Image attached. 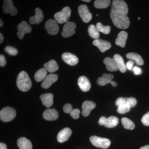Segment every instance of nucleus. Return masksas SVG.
Wrapping results in <instances>:
<instances>
[{
	"instance_id": "1",
	"label": "nucleus",
	"mask_w": 149,
	"mask_h": 149,
	"mask_svg": "<svg viewBox=\"0 0 149 149\" xmlns=\"http://www.w3.org/2000/svg\"><path fill=\"white\" fill-rule=\"evenodd\" d=\"M128 9L125 1L114 0L112 3L110 17L113 24L119 29H126L130 25V20L127 16Z\"/></svg>"
},
{
	"instance_id": "2",
	"label": "nucleus",
	"mask_w": 149,
	"mask_h": 149,
	"mask_svg": "<svg viewBox=\"0 0 149 149\" xmlns=\"http://www.w3.org/2000/svg\"><path fill=\"white\" fill-rule=\"evenodd\" d=\"M17 88L22 92H27L32 87V81L27 72L22 71L19 72L16 80Z\"/></svg>"
},
{
	"instance_id": "3",
	"label": "nucleus",
	"mask_w": 149,
	"mask_h": 149,
	"mask_svg": "<svg viewBox=\"0 0 149 149\" xmlns=\"http://www.w3.org/2000/svg\"><path fill=\"white\" fill-rule=\"evenodd\" d=\"M16 115V111L11 107H6L0 111V119L3 122L12 121L15 118Z\"/></svg>"
},
{
	"instance_id": "4",
	"label": "nucleus",
	"mask_w": 149,
	"mask_h": 149,
	"mask_svg": "<svg viewBox=\"0 0 149 149\" xmlns=\"http://www.w3.org/2000/svg\"><path fill=\"white\" fill-rule=\"evenodd\" d=\"M71 12V9L69 7H65L62 10L55 14V19L59 24L66 23L70 17Z\"/></svg>"
},
{
	"instance_id": "5",
	"label": "nucleus",
	"mask_w": 149,
	"mask_h": 149,
	"mask_svg": "<svg viewBox=\"0 0 149 149\" xmlns=\"http://www.w3.org/2000/svg\"><path fill=\"white\" fill-rule=\"evenodd\" d=\"M90 141L93 146L103 149L107 148L111 144V141L109 139L97 136H91Z\"/></svg>"
},
{
	"instance_id": "6",
	"label": "nucleus",
	"mask_w": 149,
	"mask_h": 149,
	"mask_svg": "<svg viewBox=\"0 0 149 149\" xmlns=\"http://www.w3.org/2000/svg\"><path fill=\"white\" fill-rule=\"evenodd\" d=\"M45 28L48 34L52 35H57L59 32V26L55 19H50L46 22Z\"/></svg>"
},
{
	"instance_id": "7",
	"label": "nucleus",
	"mask_w": 149,
	"mask_h": 149,
	"mask_svg": "<svg viewBox=\"0 0 149 149\" xmlns=\"http://www.w3.org/2000/svg\"><path fill=\"white\" fill-rule=\"evenodd\" d=\"M76 24L73 22L68 21L65 23L63 28L61 35L63 37H69L75 33Z\"/></svg>"
},
{
	"instance_id": "8",
	"label": "nucleus",
	"mask_w": 149,
	"mask_h": 149,
	"mask_svg": "<svg viewBox=\"0 0 149 149\" xmlns=\"http://www.w3.org/2000/svg\"><path fill=\"white\" fill-rule=\"evenodd\" d=\"M78 10L79 15L84 22L88 23L91 21L92 18V15L89 11L87 6L82 5L79 6Z\"/></svg>"
},
{
	"instance_id": "9",
	"label": "nucleus",
	"mask_w": 149,
	"mask_h": 149,
	"mask_svg": "<svg viewBox=\"0 0 149 149\" xmlns=\"http://www.w3.org/2000/svg\"><path fill=\"white\" fill-rule=\"evenodd\" d=\"M17 36L19 39L22 40L24 35L26 33H29L32 31V28L26 22L22 21L17 25Z\"/></svg>"
},
{
	"instance_id": "10",
	"label": "nucleus",
	"mask_w": 149,
	"mask_h": 149,
	"mask_svg": "<svg viewBox=\"0 0 149 149\" xmlns=\"http://www.w3.org/2000/svg\"><path fill=\"white\" fill-rule=\"evenodd\" d=\"M3 2V9L5 13H10L12 16H15L17 14L18 10L13 6V1L5 0Z\"/></svg>"
},
{
	"instance_id": "11",
	"label": "nucleus",
	"mask_w": 149,
	"mask_h": 149,
	"mask_svg": "<svg viewBox=\"0 0 149 149\" xmlns=\"http://www.w3.org/2000/svg\"><path fill=\"white\" fill-rule=\"evenodd\" d=\"M62 58L67 64L72 66L76 65L79 61L78 58L70 53L65 52L63 54Z\"/></svg>"
},
{
	"instance_id": "12",
	"label": "nucleus",
	"mask_w": 149,
	"mask_h": 149,
	"mask_svg": "<svg viewBox=\"0 0 149 149\" xmlns=\"http://www.w3.org/2000/svg\"><path fill=\"white\" fill-rule=\"evenodd\" d=\"M96 107L95 103L91 101H85L82 104V114L84 117L89 116L91 111Z\"/></svg>"
},
{
	"instance_id": "13",
	"label": "nucleus",
	"mask_w": 149,
	"mask_h": 149,
	"mask_svg": "<svg viewBox=\"0 0 149 149\" xmlns=\"http://www.w3.org/2000/svg\"><path fill=\"white\" fill-rule=\"evenodd\" d=\"M72 134V130L69 128H65L59 132L57 137V141L61 143L67 141Z\"/></svg>"
},
{
	"instance_id": "14",
	"label": "nucleus",
	"mask_w": 149,
	"mask_h": 149,
	"mask_svg": "<svg viewBox=\"0 0 149 149\" xmlns=\"http://www.w3.org/2000/svg\"><path fill=\"white\" fill-rule=\"evenodd\" d=\"M35 16H32L29 19V22L32 24H39L40 22L43 21L44 19V15L42 10L39 8L35 9Z\"/></svg>"
},
{
	"instance_id": "15",
	"label": "nucleus",
	"mask_w": 149,
	"mask_h": 149,
	"mask_svg": "<svg viewBox=\"0 0 149 149\" xmlns=\"http://www.w3.org/2000/svg\"><path fill=\"white\" fill-rule=\"evenodd\" d=\"M93 44L94 45L97 47L102 52L109 49L111 47V44L109 42L100 39L95 40L93 41Z\"/></svg>"
},
{
	"instance_id": "16",
	"label": "nucleus",
	"mask_w": 149,
	"mask_h": 149,
	"mask_svg": "<svg viewBox=\"0 0 149 149\" xmlns=\"http://www.w3.org/2000/svg\"><path fill=\"white\" fill-rule=\"evenodd\" d=\"M58 79V76L57 74H50L47 75L44 80L41 86L43 88L48 89L51 87L54 83H55Z\"/></svg>"
},
{
	"instance_id": "17",
	"label": "nucleus",
	"mask_w": 149,
	"mask_h": 149,
	"mask_svg": "<svg viewBox=\"0 0 149 149\" xmlns=\"http://www.w3.org/2000/svg\"><path fill=\"white\" fill-rule=\"evenodd\" d=\"M77 84L83 92H88L91 88V84L88 78L85 76H80L78 78Z\"/></svg>"
},
{
	"instance_id": "18",
	"label": "nucleus",
	"mask_w": 149,
	"mask_h": 149,
	"mask_svg": "<svg viewBox=\"0 0 149 149\" xmlns=\"http://www.w3.org/2000/svg\"><path fill=\"white\" fill-rule=\"evenodd\" d=\"M43 116L46 120H54L58 117V113L54 109H48L45 111Z\"/></svg>"
},
{
	"instance_id": "19",
	"label": "nucleus",
	"mask_w": 149,
	"mask_h": 149,
	"mask_svg": "<svg viewBox=\"0 0 149 149\" xmlns=\"http://www.w3.org/2000/svg\"><path fill=\"white\" fill-rule=\"evenodd\" d=\"M104 63L106 66L107 69L110 71H116L118 70V67L114 58L107 57L104 60Z\"/></svg>"
},
{
	"instance_id": "20",
	"label": "nucleus",
	"mask_w": 149,
	"mask_h": 149,
	"mask_svg": "<svg viewBox=\"0 0 149 149\" xmlns=\"http://www.w3.org/2000/svg\"><path fill=\"white\" fill-rule=\"evenodd\" d=\"M42 103L47 107H50L53 104V94L46 93L42 94L40 97Z\"/></svg>"
},
{
	"instance_id": "21",
	"label": "nucleus",
	"mask_w": 149,
	"mask_h": 149,
	"mask_svg": "<svg viewBox=\"0 0 149 149\" xmlns=\"http://www.w3.org/2000/svg\"><path fill=\"white\" fill-rule=\"evenodd\" d=\"M128 36L127 32L124 31H121L118 35L117 38L115 41L116 44L121 47H125Z\"/></svg>"
},
{
	"instance_id": "22",
	"label": "nucleus",
	"mask_w": 149,
	"mask_h": 149,
	"mask_svg": "<svg viewBox=\"0 0 149 149\" xmlns=\"http://www.w3.org/2000/svg\"><path fill=\"white\" fill-rule=\"evenodd\" d=\"M113 76L111 74H104L101 77H99L97 80V83L100 86H104L108 83L112 84Z\"/></svg>"
},
{
	"instance_id": "23",
	"label": "nucleus",
	"mask_w": 149,
	"mask_h": 149,
	"mask_svg": "<svg viewBox=\"0 0 149 149\" xmlns=\"http://www.w3.org/2000/svg\"><path fill=\"white\" fill-rule=\"evenodd\" d=\"M17 145L19 149H32L31 141L24 137H22L18 139Z\"/></svg>"
},
{
	"instance_id": "24",
	"label": "nucleus",
	"mask_w": 149,
	"mask_h": 149,
	"mask_svg": "<svg viewBox=\"0 0 149 149\" xmlns=\"http://www.w3.org/2000/svg\"><path fill=\"white\" fill-rule=\"evenodd\" d=\"M113 58L116 61L118 70H120V72L122 73L126 72L127 68L122 57L118 54H116L113 56Z\"/></svg>"
},
{
	"instance_id": "25",
	"label": "nucleus",
	"mask_w": 149,
	"mask_h": 149,
	"mask_svg": "<svg viewBox=\"0 0 149 149\" xmlns=\"http://www.w3.org/2000/svg\"><path fill=\"white\" fill-rule=\"evenodd\" d=\"M127 58L130 60L134 61L138 65H142L144 64V61L139 54L136 53H129L126 56Z\"/></svg>"
},
{
	"instance_id": "26",
	"label": "nucleus",
	"mask_w": 149,
	"mask_h": 149,
	"mask_svg": "<svg viewBox=\"0 0 149 149\" xmlns=\"http://www.w3.org/2000/svg\"><path fill=\"white\" fill-rule=\"evenodd\" d=\"M44 67L48 71L54 73L59 69L58 65L54 60H52L44 64Z\"/></svg>"
},
{
	"instance_id": "27",
	"label": "nucleus",
	"mask_w": 149,
	"mask_h": 149,
	"mask_svg": "<svg viewBox=\"0 0 149 149\" xmlns=\"http://www.w3.org/2000/svg\"><path fill=\"white\" fill-rule=\"evenodd\" d=\"M47 70L45 68H42L37 70L35 74V80L37 82L44 81L47 76Z\"/></svg>"
},
{
	"instance_id": "28",
	"label": "nucleus",
	"mask_w": 149,
	"mask_h": 149,
	"mask_svg": "<svg viewBox=\"0 0 149 149\" xmlns=\"http://www.w3.org/2000/svg\"><path fill=\"white\" fill-rule=\"evenodd\" d=\"M118 123V119L117 117L111 116L108 118H106L104 125L107 128H113L117 125Z\"/></svg>"
},
{
	"instance_id": "29",
	"label": "nucleus",
	"mask_w": 149,
	"mask_h": 149,
	"mask_svg": "<svg viewBox=\"0 0 149 149\" xmlns=\"http://www.w3.org/2000/svg\"><path fill=\"white\" fill-rule=\"evenodd\" d=\"M88 33L90 37L95 40H97L100 37V33L96 26L93 24H91L88 28Z\"/></svg>"
},
{
	"instance_id": "30",
	"label": "nucleus",
	"mask_w": 149,
	"mask_h": 149,
	"mask_svg": "<svg viewBox=\"0 0 149 149\" xmlns=\"http://www.w3.org/2000/svg\"><path fill=\"white\" fill-rule=\"evenodd\" d=\"M110 0H96L94 2V6L97 8H106L110 5Z\"/></svg>"
},
{
	"instance_id": "31",
	"label": "nucleus",
	"mask_w": 149,
	"mask_h": 149,
	"mask_svg": "<svg viewBox=\"0 0 149 149\" xmlns=\"http://www.w3.org/2000/svg\"><path fill=\"white\" fill-rule=\"evenodd\" d=\"M121 122L123 127L125 129L132 130L135 128V123L127 118H123L121 119Z\"/></svg>"
},
{
	"instance_id": "32",
	"label": "nucleus",
	"mask_w": 149,
	"mask_h": 149,
	"mask_svg": "<svg viewBox=\"0 0 149 149\" xmlns=\"http://www.w3.org/2000/svg\"><path fill=\"white\" fill-rule=\"evenodd\" d=\"M96 27L99 32H102L106 35L109 34L110 32L111 28L109 26H104L101 22H98Z\"/></svg>"
},
{
	"instance_id": "33",
	"label": "nucleus",
	"mask_w": 149,
	"mask_h": 149,
	"mask_svg": "<svg viewBox=\"0 0 149 149\" xmlns=\"http://www.w3.org/2000/svg\"><path fill=\"white\" fill-rule=\"evenodd\" d=\"M131 107L127 104H124L119 106L118 108L117 111L120 114H124L130 111Z\"/></svg>"
},
{
	"instance_id": "34",
	"label": "nucleus",
	"mask_w": 149,
	"mask_h": 149,
	"mask_svg": "<svg viewBox=\"0 0 149 149\" xmlns=\"http://www.w3.org/2000/svg\"><path fill=\"white\" fill-rule=\"evenodd\" d=\"M5 51L6 52L11 56H16L18 54V51L16 48L11 46H7L6 47Z\"/></svg>"
},
{
	"instance_id": "35",
	"label": "nucleus",
	"mask_w": 149,
	"mask_h": 149,
	"mask_svg": "<svg viewBox=\"0 0 149 149\" xmlns=\"http://www.w3.org/2000/svg\"><path fill=\"white\" fill-rule=\"evenodd\" d=\"M137 104V101L135 98L129 97L126 98V103L130 107H133L136 105Z\"/></svg>"
},
{
	"instance_id": "36",
	"label": "nucleus",
	"mask_w": 149,
	"mask_h": 149,
	"mask_svg": "<svg viewBox=\"0 0 149 149\" xmlns=\"http://www.w3.org/2000/svg\"><path fill=\"white\" fill-rule=\"evenodd\" d=\"M80 112V110L77 109H75L72 110V111L70 113V116L73 118L74 119H77L79 118Z\"/></svg>"
},
{
	"instance_id": "37",
	"label": "nucleus",
	"mask_w": 149,
	"mask_h": 149,
	"mask_svg": "<svg viewBox=\"0 0 149 149\" xmlns=\"http://www.w3.org/2000/svg\"><path fill=\"white\" fill-rule=\"evenodd\" d=\"M141 121L143 125L146 126H149V111L143 116Z\"/></svg>"
},
{
	"instance_id": "38",
	"label": "nucleus",
	"mask_w": 149,
	"mask_h": 149,
	"mask_svg": "<svg viewBox=\"0 0 149 149\" xmlns=\"http://www.w3.org/2000/svg\"><path fill=\"white\" fill-rule=\"evenodd\" d=\"M126 103V98L119 97L116 100L115 102L116 105L118 107L121 105Z\"/></svg>"
},
{
	"instance_id": "39",
	"label": "nucleus",
	"mask_w": 149,
	"mask_h": 149,
	"mask_svg": "<svg viewBox=\"0 0 149 149\" xmlns=\"http://www.w3.org/2000/svg\"><path fill=\"white\" fill-rule=\"evenodd\" d=\"M63 109L65 113L70 114L73 109H72V105L70 104H66L63 107Z\"/></svg>"
},
{
	"instance_id": "40",
	"label": "nucleus",
	"mask_w": 149,
	"mask_h": 149,
	"mask_svg": "<svg viewBox=\"0 0 149 149\" xmlns=\"http://www.w3.org/2000/svg\"><path fill=\"white\" fill-rule=\"evenodd\" d=\"M132 70L134 72V74L135 75H140L142 74V70L140 67L136 65L133 67V68H132Z\"/></svg>"
},
{
	"instance_id": "41",
	"label": "nucleus",
	"mask_w": 149,
	"mask_h": 149,
	"mask_svg": "<svg viewBox=\"0 0 149 149\" xmlns=\"http://www.w3.org/2000/svg\"><path fill=\"white\" fill-rule=\"evenodd\" d=\"M6 64V61L5 57L3 55L1 54L0 55V65L1 66L3 67L5 66Z\"/></svg>"
},
{
	"instance_id": "42",
	"label": "nucleus",
	"mask_w": 149,
	"mask_h": 149,
	"mask_svg": "<svg viewBox=\"0 0 149 149\" xmlns=\"http://www.w3.org/2000/svg\"><path fill=\"white\" fill-rule=\"evenodd\" d=\"M133 65H134V62L132 60H129L127 62L125 65H126V68L130 70L133 68Z\"/></svg>"
},
{
	"instance_id": "43",
	"label": "nucleus",
	"mask_w": 149,
	"mask_h": 149,
	"mask_svg": "<svg viewBox=\"0 0 149 149\" xmlns=\"http://www.w3.org/2000/svg\"><path fill=\"white\" fill-rule=\"evenodd\" d=\"M106 119V118L105 117V116H102L100 118L98 121L99 124L101 125H104Z\"/></svg>"
},
{
	"instance_id": "44",
	"label": "nucleus",
	"mask_w": 149,
	"mask_h": 149,
	"mask_svg": "<svg viewBox=\"0 0 149 149\" xmlns=\"http://www.w3.org/2000/svg\"><path fill=\"white\" fill-rule=\"evenodd\" d=\"M0 149H7L6 145L4 143H0Z\"/></svg>"
},
{
	"instance_id": "45",
	"label": "nucleus",
	"mask_w": 149,
	"mask_h": 149,
	"mask_svg": "<svg viewBox=\"0 0 149 149\" xmlns=\"http://www.w3.org/2000/svg\"><path fill=\"white\" fill-rule=\"evenodd\" d=\"M3 36L2 34L1 33H0V43L1 44L3 42Z\"/></svg>"
},
{
	"instance_id": "46",
	"label": "nucleus",
	"mask_w": 149,
	"mask_h": 149,
	"mask_svg": "<svg viewBox=\"0 0 149 149\" xmlns=\"http://www.w3.org/2000/svg\"><path fill=\"white\" fill-rule=\"evenodd\" d=\"M140 149H149V145H147V146L141 147Z\"/></svg>"
},
{
	"instance_id": "47",
	"label": "nucleus",
	"mask_w": 149,
	"mask_h": 149,
	"mask_svg": "<svg viewBox=\"0 0 149 149\" xmlns=\"http://www.w3.org/2000/svg\"><path fill=\"white\" fill-rule=\"evenodd\" d=\"M117 83L116 82H115V81H113V83H112L111 85H112L113 87H116L117 86Z\"/></svg>"
},
{
	"instance_id": "48",
	"label": "nucleus",
	"mask_w": 149,
	"mask_h": 149,
	"mask_svg": "<svg viewBox=\"0 0 149 149\" xmlns=\"http://www.w3.org/2000/svg\"><path fill=\"white\" fill-rule=\"evenodd\" d=\"M3 25V23L2 20L1 19H0V27H2Z\"/></svg>"
},
{
	"instance_id": "49",
	"label": "nucleus",
	"mask_w": 149,
	"mask_h": 149,
	"mask_svg": "<svg viewBox=\"0 0 149 149\" xmlns=\"http://www.w3.org/2000/svg\"><path fill=\"white\" fill-rule=\"evenodd\" d=\"M83 1L86 2H91V0H83Z\"/></svg>"
},
{
	"instance_id": "50",
	"label": "nucleus",
	"mask_w": 149,
	"mask_h": 149,
	"mask_svg": "<svg viewBox=\"0 0 149 149\" xmlns=\"http://www.w3.org/2000/svg\"><path fill=\"white\" fill-rule=\"evenodd\" d=\"M138 19H141V18H140V17H139V18H138Z\"/></svg>"
}]
</instances>
